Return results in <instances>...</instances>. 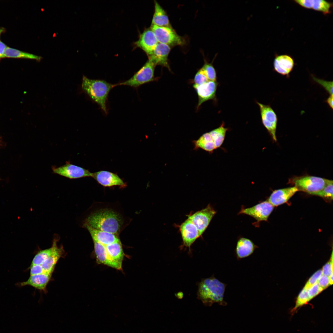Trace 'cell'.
I'll return each mask as SVG.
<instances>
[{
  "label": "cell",
  "mask_w": 333,
  "mask_h": 333,
  "mask_svg": "<svg viewBox=\"0 0 333 333\" xmlns=\"http://www.w3.org/2000/svg\"><path fill=\"white\" fill-rule=\"evenodd\" d=\"M156 66L149 60L129 79L116 84V86L126 85L137 88L141 85L157 80L154 76Z\"/></svg>",
  "instance_id": "cell-5"
},
{
  "label": "cell",
  "mask_w": 333,
  "mask_h": 333,
  "mask_svg": "<svg viewBox=\"0 0 333 333\" xmlns=\"http://www.w3.org/2000/svg\"><path fill=\"white\" fill-rule=\"evenodd\" d=\"M274 207L268 201H265L251 208L242 209L240 214L250 216L257 222L267 221Z\"/></svg>",
  "instance_id": "cell-10"
},
{
  "label": "cell",
  "mask_w": 333,
  "mask_h": 333,
  "mask_svg": "<svg viewBox=\"0 0 333 333\" xmlns=\"http://www.w3.org/2000/svg\"><path fill=\"white\" fill-rule=\"evenodd\" d=\"M329 180L321 177L306 175L294 177L289 181L298 191L314 195L323 188Z\"/></svg>",
  "instance_id": "cell-4"
},
{
  "label": "cell",
  "mask_w": 333,
  "mask_h": 333,
  "mask_svg": "<svg viewBox=\"0 0 333 333\" xmlns=\"http://www.w3.org/2000/svg\"><path fill=\"white\" fill-rule=\"evenodd\" d=\"M195 149H201L210 153L216 149L214 141L210 133L204 134L198 140L193 141Z\"/></svg>",
  "instance_id": "cell-25"
},
{
  "label": "cell",
  "mask_w": 333,
  "mask_h": 333,
  "mask_svg": "<svg viewBox=\"0 0 333 333\" xmlns=\"http://www.w3.org/2000/svg\"><path fill=\"white\" fill-rule=\"evenodd\" d=\"M5 31V29L3 27L0 28V37L2 33L4 32Z\"/></svg>",
  "instance_id": "cell-42"
},
{
  "label": "cell",
  "mask_w": 333,
  "mask_h": 333,
  "mask_svg": "<svg viewBox=\"0 0 333 333\" xmlns=\"http://www.w3.org/2000/svg\"><path fill=\"white\" fill-rule=\"evenodd\" d=\"M317 282L323 289L326 288L330 285L329 277L323 275L319 278Z\"/></svg>",
  "instance_id": "cell-39"
},
{
  "label": "cell",
  "mask_w": 333,
  "mask_h": 333,
  "mask_svg": "<svg viewBox=\"0 0 333 333\" xmlns=\"http://www.w3.org/2000/svg\"><path fill=\"white\" fill-rule=\"evenodd\" d=\"M298 191L294 186L276 190L268 201L274 207L277 206L287 202Z\"/></svg>",
  "instance_id": "cell-19"
},
{
  "label": "cell",
  "mask_w": 333,
  "mask_h": 333,
  "mask_svg": "<svg viewBox=\"0 0 333 333\" xmlns=\"http://www.w3.org/2000/svg\"><path fill=\"white\" fill-rule=\"evenodd\" d=\"M7 46L3 42L0 40V58H4V53Z\"/></svg>",
  "instance_id": "cell-40"
},
{
  "label": "cell",
  "mask_w": 333,
  "mask_h": 333,
  "mask_svg": "<svg viewBox=\"0 0 333 333\" xmlns=\"http://www.w3.org/2000/svg\"><path fill=\"white\" fill-rule=\"evenodd\" d=\"M88 230L93 240L104 245L120 241L117 235L84 226Z\"/></svg>",
  "instance_id": "cell-20"
},
{
  "label": "cell",
  "mask_w": 333,
  "mask_h": 333,
  "mask_svg": "<svg viewBox=\"0 0 333 333\" xmlns=\"http://www.w3.org/2000/svg\"><path fill=\"white\" fill-rule=\"evenodd\" d=\"M257 247L251 240L242 237L238 240L235 250V255L238 260L247 257L254 252Z\"/></svg>",
  "instance_id": "cell-22"
},
{
  "label": "cell",
  "mask_w": 333,
  "mask_h": 333,
  "mask_svg": "<svg viewBox=\"0 0 333 333\" xmlns=\"http://www.w3.org/2000/svg\"><path fill=\"white\" fill-rule=\"evenodd\" d=\"M91 177L105 187L125 185L123 180L117 174L110 171H101L92 173Z\"/></svg>",
  "instance_id": "cell-15"
},
{
  "label": "cell",
  "mask_w": 333,
  "mask_h": 333,
  "mask_svg": "<svg viewBox=\"0 0 333 333\" xmlns=\"http://www.w3.org/2000/svg\"><path fill=\"white\" fill-rule=\"evenodd\" d=\"M216 212L210 205L188 216L197 228L200 237L206 230Z\"/></svg>",
  "instance_id": "cell-8"
},
{
  "label": "cell",
  "mask_w": 333,
  "mask_h": 333,
  "mask_svg": "<svg viewBox=\"0 0 333 333\" xmlns=\"http://www.w3.org/2000/svg\"><path fill=\"white\" fill-rule=\"evenodd\" d=\"M123 223L121 215L113 209H100L90 214L85 220L84 226L117 235Z\"/></svg>",
  "instance_id": "cell-1"
},
{
  "label": "cell",
  "mask_w": 333,
  "mask_h": 333,
  "mask_svg": "<svg viewBox=\"0 0 333 333\" xmlns=\"http://www.w3.org/2000/svg\"><path fill=\"white\" fill-rule=\"evenodd\" d=\"M200 69L209 81H216V71L212 63H208L205 60L204 64Z\"/></svg>",
  "instance_id": "cell-31"
},
{
  "label": "cell",
  "mask_w": 333,
  "mask_h": 333,
  "mask_svg": "<svg viewBox=\"0 0 333 333\" xmlns=\"http://www.w3.org/2000/svg\"><path fill=\"white\" fill-rule=\"evenodd\" d=\"M262 123L268 132L273 141H277L276 131L278 117L275 112L269 105L262 104L257 101Z\"/></svg>",
  "instance_id": "cell-7"
},
{
  "label": "cell",
  "mask_w": 333,
  "mask_h": 333,
  "mask_svg": "<svg viewBox=\"0 0 333 333\" xmlns=\"http://www.w3.org/2000/svg\"><path fill=\"white\" fill-rule=\"evenodd\" d=\"M333 184L332 180H329L323 188L314 195L320 197L326 200H333Z\"/></svg>",
  "instance_id": "cell-32"
},
{
  "label": "cell",
  "mask_w": 333,
  "mask_h": 333,
  "mask_svg": "<svg viewBox=\"0 0 333 333\" xmlns=\"http://www.w3.org/2000/svg\"><path fill=\"white\" fill-rule=\"evenodd\" d=\"M218 84L216 81H208L199 85L193 84V87L197 93L198 98L197 109L205 102L215 99Z\"/></svg>",
  "instance_id": "cell-11"
},
{
  "label": "cell",
  "mask_w": 333,
  "mask_h": 333,
  "mask_svg": "<svg viewBox=\"0 0 333 333\" xmlns=\"http://www.w3.org/2000/svg\"><path fill=\"white\" fill-rule=\"evenodd\" d=\"M45 273L41 265H35L30 266V276Z\"/></svg>",
  "instance_id": "cell-38"
},
{
  "label": "cell",
  "mask_w": 333,
  "mask_h": 333,
  "mask_svg": "<svg viewBox=\"0 0 333 333\" xmlns=\"http://www.w3.org/2000/svg\"><path fill=\"white\" fill-rule=\"evenodd\" d=\"M116 84L104 80L92 79L84 76L81 87L83 91L100 107L106 115L108 113L107 105L109 94Z\"/></svg>",
  "instance_id": "cell-2"
},
{
  "label": "cell",
  "mask_w": 333,
  "mask_h": 333,
  "mask_svg": "<svg viewBox=\"0 0 333 333\" xmlns=\"http://www.w3.org/2000/svg\"><path fill=\"white\" fill-rule=\"evenodd\" d=\"M273 65L274 71L282 75L289 77L294 68L295 62L293 58L290 55H276Z\"/></svg>",
  "instance_id": "cell-16"
},
{
  "label": "cell",
  "mask_w": 333,
  "mask_h": 333,
  "mask_svg": "<svg viewBox=\"0 0 333 333\" xmlns=\"http://www.w3.org/2000/svg\"><path fill=\"white\" fill-rule=\"evenodd\" d=\"M183 245L190 250L191 245L199 237L198 229L192 222L188 218L179 226Z\"/></svg>",
  "instance_id": "cell-12"
},
{
  "label": "cell",
  "mask_w": 333,
  "mask_h": 333,
  "mask_svg": "<svg viewBox=\"0 0 333 333\" xmlns=\"http://www.w3.org/2000/svg\"><path fill=\"white\" fill-rule=\"evenodd\" d=\"M171 49V47L169 46L158 43L152 54L148 56V60L156 66L161 65L171 70L168 56Z\"/></svg>",
  "instance_id": "cell-13"
},
{
  "label": "cell",
  "mask_w": 333,
  "mask_h": 333,
  "mask_svg": "<svg viewBox=\"0 0 333 333\" xmlns=\"http://www.w3.org/2000/svg\"><path fill=\"white\" fill-rule=\"evenodd\" d=\"M94 252L97 262L118 270L121 269L122 265L112 260L109 256L105 246L93 240Z\"/></svg>",
  "instance_id": "cell-21"
},
{
  "label": "cell",
  "mask_w": 333,
  "mask_h": 333,
  "mask_svg": "<svg viewBox=\"0 0 333 333\" xmlns=\"http://www.w3.org/2000/svg\"><path fill=\"white\" fill-rule=\"evenodd\" d=\"M154 11L151 25L159 27H171L167 14L165 10L155 0Z\"/></svg>",
  "instance_id": "cell-23"
},
{
  "label": "cell",
  "mask_w": 333,
  "mask_h": 333,
  "mask_svg": "<svg viewBox=\"0 0 333 333\" xmlns=\"http://www.w3.org/2000/svg\"><path fill=\"white\" fill-rule=\"evenodd\" d=\"M323 290L317 282L315 283L308 290V295L310 300L312 299Z\"/></svg>",
  "instance_id": "cell-36"
},
{
  "label": "cell",
  "mask_w": 333,
  "mask_h": 333,
  "mask_svg": "<svg viewBox=\"0 0 333 333\" xmlns=\"http://www.w3.org/2000/svg\"><path fill=\"white\" fill-rule=\"evenodd\" d=\"M158 43L153 32L150 27L145 30L140 34L135 45L144 51L149 56L152 54Z\"/></svg>",
  "instance_id": "cell-14"
},
{
  "label": "cell",
  "mask_w": 333,
  "mask_h": 333,
  "mask_svg": "<svg viewBox=\"0 0 333 333\" xmlns=\"http://www.w3.org/2000/svg\"><path fill=\"white\" fill-rule=\"evenodd\" d=\"M58 240L57 238H54L51 247L39 251L33 258L31 265H41L58 246L57 244Z\"/></svg>",
  "instance_id": "cell-27"
},
{
  "label": "cell",
  "mask_w": 333,
  "mask_h": 333,
  "mask_svg": "<svg viewBox=\"0 0 333 333\" xmlns=\"http://www.w3.org/2000/svg\"><path fill=\"white\" fill-rule=\"evenodd\" d=\"M313 79L316 82L323 86L328 93L330 95H333V82L327 81L322 79L317 78L314 76H312Z\"/></svg>",
  "instance_id": "cell-33"
},
{
  "label": "cell",
  "mask_w": 333,
  "mask_h": 333,
  "mask_svg": "<svg viewBox=\"0 0 333 333\" xmlns=\"http://www.w3.org/2000/svg\"><path fill=\"white\" fill-rule=\"evenodd\" d=\"M52 169L53 173L71 179L91 177L92 174L88 170L69 162L59 167L52 166Z\"/></svg>",
  "instance_id": "cell-9"
},
{
  "label": "cell",
  "mask_w": 333,
  "mask_h": 333,
  "mask_svg": "<svg viewBox=\"0 0 333 333\" xmlns=\"http://www.w3.org/2000/svg\"><path fill=\"white\" fill-rule=\"evenodd\" d=\"M5 57L28 59L37 61H40L42 59L41 56L7 47L4 52Z\"/></svg>",
  "instance_id": "cell-28"
},
{
  "label": "cell",
  "mask_w": 333,
  "mask_h": 333,
  "mask_svg": "<svg viewBox=\"0 0 333 333\" xmlns=\"http://www.w3.org/2000/svg\"><path fill=\"white\" fill-rule=\"evenodd\" d=\"M295 2L304 8L311 9L322 12L324 14H330L333 3L324 0H295Z\"/></svg>",
  "instance_id": "cell-18"
},
{
  "label": "cell",
  "mask_w": 333,
  "mask_h": 333,
  "mask_svg": "<svg viewBox=\"0 0 333 333\" xmlns=\"http://www.w3.org/2000/svg\"><path fill=\"white\" fill-rule=\"evenodd\" d=\"M209 81L201 69L195 74L193 80L194 84L199 85Z\"/></svg>",
  "instance_id": "cell-35"
},
{
  "label": "cell",
  "mask_w": 333,
  "mask_h": 333,
  "mask_svg": "<svg viewBox=\"0 0 333 333\" xmlns=\"http://www.w3.org/2000/svg\"><path fill=\"white\" fill-rule=\"evenodd\" d=\"M64 253L63 247L58 246L52 253L41 265L45 273H52L59 259Z\"/></svg>",
  "instance_id": "cell-24"
},
{
  "label": "cell",
  "mask_w": 333,
  "mask_h": 333,
  "mask_svg": "<svg viewBox=\"0 0 333 333\" xmlns=\"http://www.w3.org/2000/svg\"><path fill=\"white\" fill-rule=\"evenodd\" d=\"M332 252L331 257L330 261L328 262L323 267L322 274L329 277L333 273V258Z\"/></svg>",
  "instance_id": "cell-37"
},
{
  "label": "cell",
  "mask_w": 333,
  "mask_h": 333,
  "mask_svg": "<svg viewBox=\"0 0 333 333\" xmlns=\"http://www.w3.org/2000/svg\"><path fill=\"white\" fill-rule=\"evenodd\" d=\"M228 130L223 123L218 128L209 132L214 139L216 149L220 147L223 143Z\"/></svg>",
  "instance_id": "cell-29"
},
{
  "label": "cell",
  "mask_w": 333,
  "mask_h": 333,
  "mask_svg": "<svg viewBox=\"0 0 333 333\" xmlns=\"http://www.w3.org/2000/svg\"><path fill=\"white\" fill-rule=\"evenodd\" d=\"M105 246L107 253L110 258L122 265L124 253L121 241Z\"/></svg>",
  "instance_id": "cell-26"
},
{
  "label": "cell",
  "mask_w": 333,
  "mask_h": 333,
  "mask_svg": "<svg viewBox=\"0 0 333 333\" xmlns=\"http://www.w3.org/2000/svg\"><path fill=\"white\" fill-rule=\"evenodd\" d=\"M322 275V269H319L315 272L310 278L306 283L304 288L308 290L311 286L317 283Z\"/></svg>",
  "instance_id": "cell-34"
},
{
  "label": "cell",
  "mask_w": 333,
  "mask_h": 333,
  "mask_svg": "<svg viewBox=\"0 0 333 333\" xmlns=\"http://www.w3.org/2000/svg\"><path fill=\"white\" fill-rule=\"evenodd\" d=\"M52 273H47L30 276L25 282H18L15 285L19 287L30 286L40 290L45 291L47 285L50 281Z\"/></svg>",
  "instance_id": "cell-17"
},
{
  "label": "cell",
  "mask_w": 333,
  "mask_h": 333,
  "mask_svg": "<svg viewBox=\"0 0 333 333\" xmlns=\"http://www.w3.org/2000/svg\"><path fill=\"white\" fill-rule=\"evenodd\" d=\"M226 286L214 276L203 279L198 285V298L207 306H211L215 303L226 306L227 303L224 297Z\"/></svg>",
  "instance_id": "cell-3"
},
{
  "label": "cell",
  "mask_w": 333,
  "mask_h": 333,
  "mask_svg": "<svg viewBox=\"0 0 333 333\" xmlns=\"http://www.w3.org/2000/svg\"><path fill=\"white\" fill-rule=\"evenodd\" d=\"M308 290L303 288L299 294L296 300L294 306L290 311V314L291 316L296 313L298 309L307 304L310 300L308 295Z\"/></svg>",
  "instance_id": "cell-30"
},
{
  "label": "cell",
  "mask_w": 333,
  "mask_h": 333,
  "mask_svg": "<svg viewBox=\"0 0 333 333\" xmlns=\"http://www.w3.org/2000/svg\"><path fill=\"white\" fill-rule=\"evenodd\" d=\"M326 102L328 104L329 106L331 109H333V95H330L329 97L326 100Z\"/></svg>",
  "instance_id": "cell-41"
},
{
  "label": "cell",
  "mask_w": 333,
  "mask_h": 333,
  "mask_svg": "<svg viewBox=\"0 0 333 333\" xmlns=\"http://www.w3.org/2000/svg\"><path fill=\"white\" fill-rule=\"evenodd\" d=\"M150 28L153 32L158 43L171 47L184 45L185 39L178 35L171 27H159L151 25Z\"/></svg>",
  "instance_id": "cell-6"
}]
</instances>
